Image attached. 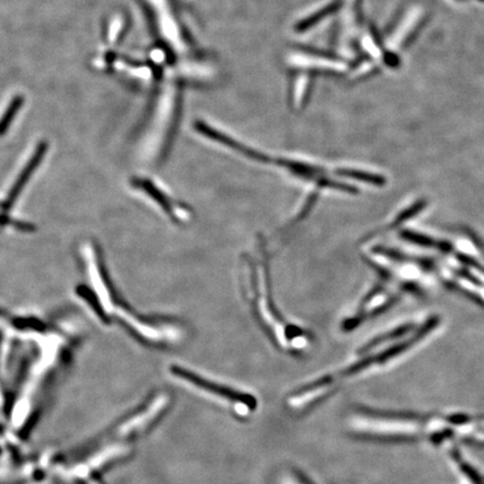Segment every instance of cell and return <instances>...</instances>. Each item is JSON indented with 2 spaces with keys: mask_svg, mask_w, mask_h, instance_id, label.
<instances>
[{
  "mask_svg": "<svg viewBox=\"0 0 484 484\" xmlns=\"http://www.w3.org/2000/svg\"><path fill=\"white\" fill-rule=\"evenodd\" d=\"M170 372L174 376H177L179 379L184 380L186 383H190L196 388L201 390L207 391L219 398L229 400V402H235V411L239 413H247L248 411L255 409L257 402L252 396H248L247 394H241L238 391L233 390V389L227 388V387H221L217 383H211L209 380L203 379L200 376H196L191 371L185 370L182 367H176L173 365L170 368Z\"/></svg>",
  "mask_w": 484,
  "mask_h": 484,
  "instance_id": "277c9868",
  "label": "cell"
},
{
  "mask_svg": "<svg viewBox=\"0 0 484 484\" xmlns=\"http://www.w3.org/2000/svg\"><path fill=\"white\" fill-rule=\"evenodd\" d=\"M168 400L170 398L168 395H159L147 407H145V409L131 417L125 424H122L118 430V434L120 437H131L133 434L140 433L142 430L149 426L150 423H153L154 419L159 417L161 411H164L165 407L168 406Z\"/></svg>",
  "mask_w": 484,
  "mask_h": 484,
  "instance_id": "52a82bcc",
  "label": "cell"
},
{
  "mask_svg": "<svg viewBox=\"0 0 484 484\" xmlns=\"http://www.w3.org/2000/svg\"><path fill=\"white\" fill-rule=\"evenodd\" d=\"M256 251V256L244 255L240 266L241 288H244L252 314L272 333L281 348H305L309 341L307 335L298 326L284 320L272 298L268 258L263 241H258Z\"/></svg>",
  "mask_w": 484,
  "mask_h": 484,
  "instance_id": "7a4b0ae2",
  "label": "cell"
},
{
  "mask_svg": "<svg viewBox=\"0 0 484 484\" xmlns=\"http://www.w3.org/2000/svg\"><path fill=\"white\" fill-rule=\"evenodd\" d=\"M348 426L363 439L386 445H423L435 450H484V413L358 408Z\"/></svg>",
  "mask_w": 484,
  "mask_h": 484,
  "instance_id": "6da1fadb",
  "label": "cell"
},
{
  "mask_svg": "<svg viewBox=\"0 0 484 484\" xmlns=\"http://www.w3.org/2000/svg\"><path fill=\"white\" fill-rule=\"evenodd\" d=\"M408 240H411L413 242H416V244H423V246H432L433 242L427 237H424V235H416V233H405V235H402Z\"/></svg>",
  "mask_w": 484,
  "mask_h": 484,
  "instance_id": "9c48e42d",
  "label": "cell"
},
{
  "mask_svg": "<svg viewBox=\"0 0 484 484\" xmlns=\"http://www.w3.org/2000/svg\"><path fill=\"white\" fill-rule=\"evenodd\" d=\"M223 146L229 149L235 150L237 153L256 163L275 166L286 175L305 184L311 185L317 190L330 189V190L344 191L349 193L357 192L353 186L332 179L325 168L314 163L296 159H287V157H272V156L261 153L259 150L248 147L230 136L224 139Z\"/></svg>",
  "mask_w": 484,
  "mask_h": 484,
  "instance_id": "3957f363",
  "label": "cell"
},
{
  "mask_svg": "<svg viewBox=\"0 0 484 484\" xmlns=\"http://www.w3.org/2000/svg\"><path fill=\"white\" fill-rule=\"evenodd\" d=\"M23 96H14V99H13V101L10 102V105H9L8 108H7V110L5 111L3 118L0 119V136H1V135H3V133L7 131V128H8L9 125L12 124L15 115L17 114V111L20 110L22 105H23Z\"/></svg>",
  "mask_w": 484,
  "mask_h": 484,
  "instance_id": "ba28073f",
  "label": "cell"
},
{
  "mask_svg": "<svg viewBox=\"0 0 484 484\" xmlns=\"http://www.w3.org/2000/svg\"><path fill=\"white\" fill-rule=\"evenodd\" d=\"M133 184H136L137 187L154 200L174 223L186 224L191 221L193 217L191 207H187L183 202L175 200L170 193L161 189L154 182L149 181V179H139Z\"/></svg>",
  "mask_w": 484,
  "mask_h": 484,
  "instance_id": "5b68a950",
  "label": "cell"
},
{
  "mask_svg": "<svg viewBox=\"0 0 484 484\" xmlns=\"http://www.w3.org/2000/svg\"><path fill=\"white\" fill-rule=\"evenodd\" d=\"M443 453L456 484H484V471L467 456L464 448H448Z\"/></svg>",
  "mask_w": 484,
  "mask_h": 484,
  "instance_id": "8992f818",
  "label": "cell"
}]
</instances>
